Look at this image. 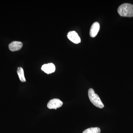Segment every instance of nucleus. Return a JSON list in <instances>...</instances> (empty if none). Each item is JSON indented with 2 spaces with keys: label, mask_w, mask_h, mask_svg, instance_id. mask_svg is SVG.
Returning <instances> with one entry per match:
<instances>
[{
  "label": "nucleus",
  "mask_w": 133,
  "mask_h": 133,
  "mask_svg": "<svg viewBox=\"0 0 133 133\" xmlns=\"http://www.w3.org/2000/svg\"><path fill=\"white\" fill-rule=\"evenodd\" d=\"M118 12L121 16L125 17H132L133 5L128 3L122 4L118 8Z\"/></svg>",
  "instance_id": "1"
},
{
  "label": "nucleus",
  "mask_w": 133,
  "mask_h": 133,
  "mask_svg": "<svg viewBox=\"0 0 133 133\" xmlns=\"http://www.w3.org/2000/svg\"><path fill=\"white\" fill-rule=\"evenodd\" d=\"M88 97L91 102L94 105L99 108H102L104 106L97 94L92 88H90L88 91Z\"/></svg>",
  "instance_id": "2"
},
{
  "label": "nucleus",
  "mask_w": 133,
  "mask_h": 133,
  "mask_svg": "<svg viewBox=\"0 0 133 133\" xmlns=\"http://www.w3.org/2000/svg\"><path fill=\"white\" fill-rule=\"evenodd\" d=\"M63 104V102L58 99H53L50 100L48 102L47 106L50 109H57L61 107Z\"/></svg>",
  "instance_id": "3"
},
{
  "label": "nucleus",
  "mask_w": 133,
  "mask_h": 133,
  "mask_svg": "<svg viewBox=\"0 0 133 133\" xmlns=\"http://www.w3.org/2000/svg\"><path fill=\"white\" fill-rule=\"evenodd\" d=\"M67 36L69 40L74 43L78 44L81 42L80 37L75 31H70L67 34Z\"/></svg>",
  "instance_id": "4"
},
{
  "label": "nucleus",
  "mask_w": 133,
  "mask_h": 133,
  "mask_svg": "<svg viewBox=\"0 0 133 133\" xmlns=\"http://www.w3.org/2000/svg\"><path fill=\"white\" fill-rule=\"evenodd\" d=\"M42 70L48 74H51L54 72L56 70L55 65L52 63L44 64L42 65L41 68Z\"/></svg>",
  "instance_id": "5"
},
{
  "label": "nucleus",
  "mask_w": 133,
  "mask_h": 133,
  "mask_svg": "<svg viewBox=\"0 0 133 133\" xmlns=\"http://www.w3.org/2000/svg\"><path fill=\"white\" fill-rule=\"evenodd\" d=\"M100 24L98 22H94L91 26L90 34L91 37H95L99 31Z\"/></svg>",
  "instance_id": "6"
},
{
  "label": "nucleus",
  "mask_w": 133,
  "mask_h": 133,
  "mask_svg": "<svg viewBox=\"0 0 133 133\" xmlns=\"http://www.w3.org/2000/svg\"><path fill=\"white\" fill-rule=\"evenodd\" d=\"M23 45V44L21 42L14 41L10 44L9 45V48L11 51H17L21 50Z\"/></svg>",
  "instance_id": "7"
},
{
  "label": "nucleus",
  "mask_w": 133,
  "mask_h": 133,
  "mask_svg": "<svg viewBox=\"0 0 133 133\" xmlns=\"http://www.w3.org/2000/svg\"><path fill=\"white\" fill-rule=\"evenodd\" d=\"M17 73L19 76V79L22 82H26V79L24 77V70L21 67H18L17 70Z\"/></svg>",
  "instance_id": "8"
},
{
  "label": "nucleus",
  "mask_w": 133,
  "mask_h": 133,
  "mask_svg": "<svg viewBox=\"0 0 133 133\" xmlns=\"http://www.w3.org/2000/svg\"><path fill=\"white\" fill-rule=\"evenodd\" d=\"M101 130L99 128H91L86 129L83 133H100Z\"/></svg>",
  "instance_id": "9"
}]
</instances>
